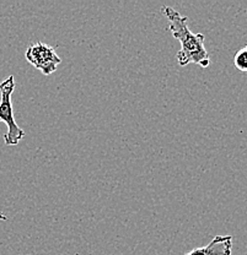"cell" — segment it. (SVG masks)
Instances as JSON below:
<instances>
[{"instance_id":"cell-1","label":"cell","mask_w":247,"mask_h":255,"mask_svg":"<svg viewBox=\"0 0 247 255\" xmlns=\"http://www.w3.org/2000/svg\"><path fill=\"white\" fill-rule=\"evenodd\" d=\"M161 11L169 20V30L172 36L181 43V49L176 54L177 62L181 66L197 64L202 68H208L211 64L208 52L204 46L203 33H193L187 25V17L182 16L171 6H161Z\"/></svg>"},{"instance_id":"cell-2","label":"cell","mask_w":247,"mask_h":255,"mask_svg":"<svg viewBox=\"0 0 247 255\" xmlns=\"http://www.w3.org/2000/svg\"><path fill=\"white\" fill-rule=\"evenodd\" d=\"M15 90V79L10 75L9 78L0 82V122H4L7 127L6 134L4 135V141L6 146H15L25 137V131L15 122L14 111H12L11 95Z\"/></svg>"},{"instance_id":"cell-3","label":"cell","mask_w":247,"mask_h":255,"mask_svg":"<svg viewBox=\"0 0 247 255\" xmlns=\"http://www.w3.org/2000/svg\"><path fill=\"white\" fill-rule=\"evenodd\" d=\"M25 58L37 70L44 75H50L57 70V66L62 63L55 49L43 42H36L26 49Z\"/></svg>"},{"instance_id":"cell-4","label":"cell","mask_w":247,"mask_h":255,"mask_svg":"<svg viewBox=\"0 0 247 255\" xmlns=\"http://www.w3.org/2000/svg\"><path fill=\"white\" fill-rule=\"evenodd\" d=\"M233 236H215L207 246L193 249L185 255H231Z\"/></svg>"},{"instance_id":"cell-5","label":"cell","mask_w":247,"mask_h":255,"mask_svg":"<svg viewBox=\"0 0 247 255\" xmlns=\"http://www.w3.org/2000/svg\"><path fill=\"white\" fill-rule=\"evenodd\" d=\"M234 65L238 70L247 73V47H243L238 50V53L234 57Z\"/></svg>"},{"instance_id":"cell-6","label":"cell","mask_w":247,"mask_h":255,"mask_svg":"<svg viewBox=\"0 0 247 255\" xmlns=\"http://www.w3.org/2000/svg\"><path fill=\"white\" fill-rule=\"evenodd\" d=\"M5 220H7V217L5 216L4 214H1V212H0V221H5Z\"/></svg>"},{"instance_id":"cell-7","label":"cell","mask_w":247,"mask_h":255,"mask_svg":"<svg viewBox=\"0 0 247 255\" xmlns=\"http://www.w3.org/2000/svg\"><path fill=\"white\" fill-rule=\"evenodd\" d=\"M246 47H247V44H246Z\"/></svg>"}]
</instances>
